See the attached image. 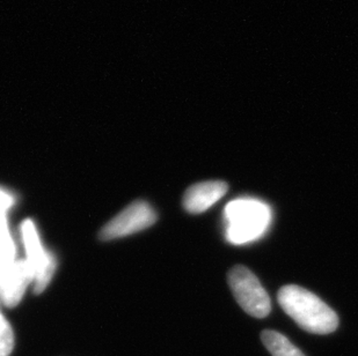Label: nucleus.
<instances>
[{
  "mask_svg": "<svg viewBox=\"0 0 358 356\" xmlns=\"http://www.w3.org/2000/svg\"><path fill=\"white\" fill-rule=\"evenodd\" d=\"M155 209L146 202L136 200L112 218L100 232V239L112 241L142 232L157 221Z\"/></svg>",
  "mask_w": 358,
  "mask_h": 356,
  "instance_id": "5",
  "label": "nucleus"
},
{
  "mask_svg": "<svg viewBox=\"0 0 358 356\" xmlns=\"http://www.w3.org/2000/svg\"><path fill=\"white\" fill-rule=\"evenodd\" d=\"M5 215L6 212L0 211V274L14 262V246Z\"/></svg>",
  "mask_w": 358,
  "mask_h": 356,
  "instance_id": "9",
  "label": "nucleus"
},
{
  "mask_svg": "<svg viewBox=\"0 0 358 356\" xmlns=\"http://www.w3.org/2000/svg\"><path fill=\"white\" fill-rule=\"evenodd\" d=\"M227 239L232 244H243L260 237L271 221V209L254 199H238L227 204Z\"/></svg>",
  "mask_w": 358,
  "mask_h": 356,
  "instance_id": "2",
  "label": "nucleus"
},
{
  "mask_svg": "<svg viewBox=\"0 0 358 356\" xmlns=\"http://www.w3.org/2000/svg\"><path fill=\"white\" fill-rule=\"evenodd\" d=\"M278 299L284 313L308 332L328 334L338 329V317L334 310L308 289L284 285L278 290Z\"/></svg>",
  "mask_w": 358,
  "mask_h": 356,
  "instance_id": "1",
  "label": "nucleus"
},
{
  "mask_svg": "<svg viewBox=\"0 0 358 356\" xmlns=\"http://www.w3.org/2000/svg\"><path fill=\"white\" fill-rule=\"evenodd\" d=\"M21 234L26 250V260L34 273V292L35 294H40L47 288L54 276L56 259L50 252L43 249L38 230L31 220L22 222Z\"/></svg>",
  "mask_w": 358,
  "mask_h": 356,
  "instance_id": "4",
  "label": "nucleus"
},
{
  "mask_svg": "<svg viewBox=\"0 0 358 356\" xmlns=\"http://www.w3.org/2000/svg\"><path fill=\"white\" fill-rule=\"evenodd\" d=\"M229 185L223 181L197 183L188 188L183 195V207L190 214L206 212L227 195Z\"/></svg>",
  "mask_w": 358,
  "mask_h": 356,
  "instance_id": "7",
  "label": "nucleus"
},
{
  "mask_svg": "<svg viewBox=\"0 0 358 356\" xmlns=\"http://www.w3.org/2000/svg\"><path fill=\"white\" fill-rule=\"evenodd\" d=\"M229 285L245 313L255 318H264L271 313V303L266 289L252 271L236 265L227 274Z\"/></svg>",
  "mask_w": 358,
  "mask_h": 356,
  "instance_id": "3",
  "label": "nucleus"
},
{
  "mask_svg": "<svg viewBox=\"0 0 358 356\" xmlns=\"http://www.w3.org/2000/svg\"><path fill=\"white\" fill-rule=\"evenodd\" d=\"M261 339L273 356H305L287 336L276 331L266 329L261 333Z\"/></svg>",
  "mask_w": 358,
  "mask_h": 356,
  "instance_id": "8",
  "label": "nucleus"
},
{
  "mask_svg": "<svg viewBox=\"0 0 358 356\" xmlns=\"http://www.w3.org/2000/svg\"><path fill=\"white\" fill-rule=\"evenodd\" d=\"M13 204V198L7 192L0 190V211L7 212Z\"/></svg>",
  "mask_w": 358,
  "mask_h": 356,
  "instance_id": "11",
  "label": "nucleus"
},
{
  "mask_svg": "<svg viewBox=\"0 0 358 356\" xmlns=\"http://www.w3.org/2000/svg\"><path fill=\"white\" fill-rule=\"evenodd\" d=\"M34 283V273L26 259L14 260L0 274V299L13 308L20 303L29 283Z\"/></svg>",
  "mask_w": 358,
  "mask_h": 356,
  "instance_id": "6",
  "label": "nucleus"
},
{
  "mask_svg": "<svg viewBox=\"0 0 358 356\" xmlns=\"http://www.w3.org/2000/svg\"><path fill=\"white\" fill-rule=\"evenodd\" d=\"M14 348L13 329L0 313V356H10Z\"/></svg>",
  "mask_w": 358,
  "mask_h": 356,
  "instance_id": "10",
  "label": "nucleus"
}]
</instances>
